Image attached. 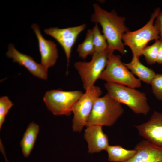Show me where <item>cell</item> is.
I'll list each match as a JSON object with an SVG mask.
<instances>
[{
    "instance_id": "obj_1",
    "label": "cell",
    "mask_w": 162,
    "mask_h": 162,
    "mask_svg": "<svg viewBox=\"0 0 162 162\" xmlns=\"http://www.w3.org/2000/svg\"><path fill=\"white\" fill-rule=\"evenodd\" d=\"M94 13L92 16V21L99 24L108 44V50L114 52L117 50L124 55L126 50L122 42V36L129 31L125 23V18L118 16L115 11L110 12L102 9L98 4H93Z\"/></svg>"
},
{
    "instance_id": "obj_2",
    "label": "cell",
    "mask_w": 162,
    "mask_h": 162,
    "mask_svg": "<svg viewBox=\"0 0 162 162\" xmlns=\"http://www.w3.org/2000/svg\"><path fill=\"white\" fill-rule=\"evenodd\" d=\"M104 87L108 94L116 100L127 106L137 114L146 115L150 110L145 93L135 88L118 84L107 82Z\"/></svg>"
},
{
    "instance_id": "obj_3",
    "label": "cell",
    "mask_w": 162,
    "mask_h": 162,
    "mask_svg": "<svg viewBox=\"0 0 162 162\" xmlns=\"http://www.w3.org/2000/svg\"><path fill=\"white\" fill-rule=\"evenodd\" d=\"M124 112V110L121 104L107 93L96 100L86 126H110L115 123Z\"/></svg>"
},
{
    "instance_id": "obj_4",
    "label": "cell",
    "mask_w": 162,
    "mask_h": 162,
    "mask_svg": "<svg viewBox=\"0 0 162 162\" xmlns=\"http://www.w3.org/2000/svg\"><path fill=\"white\" fill-rule=\"evenodd\" d=\"M160 10V8H156L149 21L141 28L134 31H129L123 34L122 40L124 44L130 48L133 56L139 58L150 41L160 39L159 32L154 23Z\"/></svg>"
},
{
    "instance_id": "obj_5",
    "label": "cell",
    "mask_w": 162,
    "mask_h": 162,
    "mask_svg": "<svg viewBox=\"0 0 162 162\" xmlns=\"http://www.w3.org/2000/svg\"><path fill=\"white\" fill-rule=\"evenodd\" d=\"M108 50V62L99 79L133 88L141 87L140 80L136 78L121 61L120 56Z\"/></svg>"
},
{
    "instance_id": "obj_6",
    "label": "cell",
    "mask_w": 162,
    "mask_h": 162,
    "mask_svg": "<svg viewBox=\"0 0 162 162\" xmlns=\"http://www.w3.org/2000/svg\"><path fill=\"white\" fill-rule=\"evenodd\" d=\"M83 93L78 90H51L45 93L43 100L48 109L54 115L69 116L72 112L74 105Z\"/></svg>"
},
{
    "instance_id": "obj_7",
    "label": "cell",
    "mask_w": 162,
    "mask_h": 162,
    "mask_svg": "<svg viewBox=\"0 0 162 162\" xmlns=\"http://www.w3.org/2000/svg\"><path fill=\"white\" fill-rule=\"evenodd\" d=\"M108 50L95 52L89 62L78 61L74 64L82 81L85 91L90 90L105 69L108 62Z\"/></svg>"
},
{
    "instance_id": "obj_8",
    "label": "cell",
    "mask_w": 162,
    "mask_h": 162,
    "mask_svg": "<svg viewBox=\"0 0 162 162\" xmlns=\"http://www.w3.org/2000/svg\"><path fill=\"white\" fill-rule=\"evenodd\" d=\"M102 93L100 88L94 85L90 90L86 91L74 105L72 109L74 131L80 132L86 126L94 103Z\"/></svg>"
},
{
    "instance_id": "obj_9",
    "label": "cell",
    "mask_w": 162,
    "mask_h": 162,
    "mask_svg": "<svg viewBox=\"0 0 162 162\" xmlns=\"http://www.w3.org/2000/svg\"><path fill=\"white\" fill-rule=\"evenodd\" d=\"M85 24L78 26L60 28L57 27L46 28L44 32L55 39L63 48L68 65L72 48L79 34L86 27Z\"/></svg>"
},
{
    "instance_id": "obj_10",
    "label": "cell",
    "mask_w": 162,
    "mask_h": 162,
    "mask_svg": "<svg viewBox=\"0 0 162 162\" xmlns=\"http://www.w3.org/2000/svg\"><path fill=\"white\" fill-rule=\"evenodd\" d=\"M135 127L140 136L152 144L162 147V113L154 112L147 122Z\"/></svg>"
},
{
    "instance_id": "obj_11",
    "label": "cell",
    "mask_w": 162,
    "mask_h": 162,
    "mask_svg": "<svg viewBox=\"0 0 162 162\" xmlns=\"http://www.w3.org/2000/svg\"><path fill=\"white\" fill-rule=\"evenodd\" d=\"M6 55L8 58H12L14 62L25 67L34 76L44 80L47 79L48 69L41 64L36 62L31 56L19 52L13 44H9Z\"/></svg>"
},
{
    "instance_id": "obj_12",
    "label": "cell",
    "mask_w": 162,
    "mask_h": 162,
    "mask_svg": "<svg viewBox=\"0 0 162 162\" xmlns=\"http://www.w3.org/2000/svg\"><path fill=\"white\" fill-rule=\"evenodd\" d=\"M31 27L34 31L38 40L41 56V64L48 69L54 66L58 57L57 45L51 40L44 38L37 24H33Z\"/></svg>"
},
{
    "instance_id": "obj_13",
    "label": "cell",
    "mask_w": 162,
    "mask_h": 162,
    "mask_svg": "<svg viewBox=\"0 0 162 162\" xmlns=\"http://www.w3.org/2000/svg\"><path fill=\"white\" fill-rule=\"evenodd\" d=\"M136 152L130 159L124 162H162V147L143 140L136 144Z\"/></svg>"
},
{
    "instance_id": "obj_14",
    "label": "cell",
    "mask_w": 162,
    "mask_h": 162,
    "mask_svg": "<svg viewBox=\"0 0 162 162\" xmlns=\"http://www.w3.org/2000/svg\"><path fill=\"white\" fill-rule=\"evenodd\" d=\"M84 138L88 144V152L89 153L106 150L109 145L108 137L103 132L101 126L92 125L87 127Z\"/></svg>"
},
{
    "instance_id": "obj_15",
    "label": "cell",
    "mask_w": 162,
    "mask_h": 162,
    "mask_svg": "<svg viewBox=\"0 0 162 162\" xmlns=\"http://www.w3.org/2000/svg\"><path fill=\"white\" fill-rule=\"evenodd\" d=\"M124 64L133 74L138 77L140 81L146 83L150 84L156 75L155 73L153 70L141 63L139 58L133 56L130 62Z\"/></svg>"
},
{
    "instance_id": "obj_16",
    "label": "cell",
    "mask_w": 162,
    "mask_h": 162,
    "mask_svg": "<svg viewBox=\"0 0 162 162\" xmlns=\"http://www.w3.org/2000/svg\"><path fill=\"white\" fill-rule=\"evenodd\" d=\"M39 128L37 124L32 122L28 127L20 142L22 154L28 157L34 146L39 131Z\"/></svg>"
},
{
    "instance_id": "obj_17",
    "label": "cell",
    "mask_w": 162,
    "mask_h": 162,
    "mask_svg": "<svg viewBox=\"0 0 162 162\" xmlns=\"http://www.w3.org/2000/svg\"><path fill=\"white\" fill-rule=\"evenodd\" d=\"M106 151L108 154V160L113 162L127 161L132 158L136 152L135 149H127L119 145H109Z\"/></svg>"
},
{
    "instance_id": "obj_18",
    "label": "cell",
    "mask_w": 162,
    "mask_h": 162,
    "mask_svg": "<svg viewBox=\"0 0 162 162\" xmlns=\"http://www.w3.org/2000/svg\"><path fill=\"white\" fill-rule=\"evenodd\" d=\"M77 51L79 56L83 59L88 56L93 55L95 52V49L93 41L92 29L88 30L86 33L84 40L80 44Z\"/></svg>"
},
{
    "instance_id": "obj_19",
    "label": "cell",
    "mask_w": 162,
    "mask_h": 162,
    "mask_svg": "<svg viewBox=\"0 0 162 162\" xmlns=\"http://www.w3.org/2000/svg\"><path fill=\"white\" fill-rule=\"evenodd\" d=\"M93 38L95 52H100L108 50L106 39L101 33L98 24H95L92 29Z\"/></svg>"
},
{
    "instance_id": "obj_20",
    "label": "cell",
    "mask_w": 162,
    "mask_h": 162,
    "mask_svg": "<svg viewBox=\"0 0 162 162\" xmlns=\"http://www.w3.org/2000/svg\"><path fill=\"white\" fill-rule=\"evenodd\" d=\"M160 42V39L155 40L152 45L146 46L143 50L142 55L144 56L147 63L152 65L157 62L158 50Z\"/></svg>"
},
{
    "instance_id": "obj_21",
    "label": "cell",
    "mask_w": 162,
    "mask_h": 162,
    "mask_svg": "<svg viewBox=\"0 0 162 162\" xmlns=\"http://www.w3.org/2000/svg\"><path fill=\"white\" fill-rule=\"evenodd\" d=\"M14 104L6 96H3L0 98V128L5 120L6 116Z\"/></svg>"
},
{
    "instance_id": "obj_22",
    "label": "cell",
    "mask_w": 162,
    "mask_h": 162,
    "mask_svg": "<svg viewBox=\"0 0 162 162\" xmlns=\"http://www.w3.org/2000/svg\"><path fill=\"white\" fill-rule=\"evenodd\" d=\"M150 84L155 97L162 100V74H156Z\"/></svg>"
},
{
    "instance_id": "obj_23",
    "label": "cell",
    "mask_w": 162,
    "mask_h": 162,
    "mask_svg": "<svg viewBox=\"0 0 162 162\" xmlns=\"http://www.w3.org/2000/svg\"><path fill=\"white\" fill-rule=\"evenodd\" d=\"M154 25L159 34L160 40L162 41V11L158 12L156 18Z\"/></svg>"
},
{
    "instance_id": "obj_24",
    "label": "cell",
    "mask_w": 162,
    "mask_h": 162,
    "mask_svg": "<svg viewBox=\"0 0 162 162\" xmlns=\"http://www.w3.org/2000/svg\"><path fill=\"white\" fill-rule=\"evenodd\" d=\"M157 62L162 65V41L161 40L158 50Z\"/></svg>"
}]
</instances>
